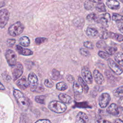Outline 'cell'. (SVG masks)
I'll return each instance as SVG.
<instances>
[{"instance_id": "1", "label": "cell", "mask_w": 123, "mask_h": 123, "mask_svg": "<svg viewBox=\"0 0 123 123\" xmlns=\"http://www.w3.org/2000/svg\"><path fill=\"white\" fill-rule=\"evenodd\" d=\"M13 95L20 107L24 110H26L29 107L28 102L22 92L17 89H14Z\"/></svg>"}, {"instance_id": "2", "label": "cell", "mask_w": 123, "mask_h": 123, "mask_svg": "<svg viewBox=\"0 0 123 123\" xmlns=\"http://www.w3.org/2000/svg\"><path fill=\"white\" fill-rule=\"evenodd\" d=\"M48 107L51 111L57 113H62L67 109V107L65 104L57 100L50 101Z\"/></svg>"}, {"instance_id": "3", "label": "cell", "mask_w": 123, "mask_h": 123, "mask_svg": "<svg viewBox=\"0 0 123 123\" xmlns=\"http://www.w3.org/2000/svg\"><path fill=\"white\" fill-rule=\"evenodd\" d=\"M24 26L20 22H17L11 25L8 28L9 34L13 37H15L21 34L24 31Z\"/></svg>"}, {"instance_id": "4", "label": "cell", "mask_w": 123, "mask_h": 123, "mask_svg": "<svg viewBox=\"0 0 123 123\" xmlns=\"http://www.w3.org/2000/svg\"><path fill=\"white\" fill-rule=\"evenodd\" d=\"M99 37L101 39H106L108 38H111L118 42L123 41V35L117 33H114L111 32H104L100 36H99Z\"/></svg>"}, {"instance_id": "5", "label": "cell", "mask_w": 123, "mask_h": 123, "mask_svg": "<svg viewBox=\"0 0 123 123\" xmlns=\"http://www.w3.org/2000/svg\"><path fill=\"white\" fill-rule=\"evenodd\" d=\"M23 71V66L20 62H17L15 65L12 66V72L13 80H16L19 78L22 75Z\"/></svg>"}, {"instance_id": "6", "label": "cell", "mask_w": 123, "mask_h": 123, "mask_svg": "<svg viewBox=\"0 0 123 123\" xmlns=\"http://www.w3.org/2000/svg\"><path fill=\"white\" fill-rule=\"evenodd\" d=\"M5 57L9 65L13 66L16 64V55L15 53L11 49H8L5 53Z\"/></svg>"}, {"instance_id": "7", "label": "cell", "mask_w": 123, "mask_h": 123, "mask_svg": "<svg viewBox=\"0 0 123 123\" xmlns=\"http://www.w3.org/2000/svg\"><path fill=\"white\" fill-rule=\"evenodd\" d=\"M9 12L6 9L0 10V28H3L8 22Z\"/></svg>"}, {"instance_id": "8", "label": "cell", "mask_w": 123, "mask_h": 123, "mask_svg": "<svg viewBox=\"0 0 123 123\" xmlns=\"http://www.w3.org/2000/svg\"><path fill=\"white\" fill-rule=\"evenodd\" d=\"M111 100V96L107 93H103L100 95L98 98V104L101 108H106Z\"/></svg>"}, {"instance_id": "9", "label": "cell", "mask_w": 123, "mask_h": 123, "mask_svg": "<svg viewBox=\"0 0 123 123\" xmlns=\"http://www.w3.org/2000/svg\"><path fill=\"white\" fill-rule=\"evenodd\" d=\"M107 63L110 68L116 74L120 75L123 73V69L112 59L109 58L107 60Z\"/></svg>"}, {"instance_id": "10", "label": "cell", "mask_w": 123, "mask_h": 123, "mask_svg": "<svg viewBox=\"0 0 123 123\" xmlns=\"http://www.w3.org/2000/svg\"><path fill=\"white\" fill-rule=\"evenodd\" d=\"M81 73L85 81L88 84H91L93 82V77L89 69L87 67H84L82 69Z\"/></svg>"}, {"instance_id": "11", "label": "cell", "mask_w": 123, "mask_h": 123, "mask_svg": "<svg viewBox=\"0 0 123 123\" xmlns=\"http://www.w3.org/2000/svg\"><path fill=\"white\" fill-rule=\"evenodd\" d=\"M28 82L31 86V90L33 89L38 86V78L34 73H31L28 77Z\"/></svg>"}, {"instance_id": "12", "label": "cell", "mask_w": 123, "mask_h": 123, "mask_svg": "<svg viewBox=\"0 0 123 123\" xmlns=\"http://www.w3.org/2000/svg\"><path fill=\"white\" fill-rule=\"evenodd\" d=\"M111 19V15L109 13H105L101 14L98 18L97 21L101 24L104 26H108L109 23L110 22Z\"/></svg>"}, {"instance_id": "13", "label": "cell", "mask_w": 123, "mask_h": 123, "mask_svg": "<svg viewBox=\"0 0 123 123\" xmlns=\"http://www.w3.org/2000/svg\"><path fill=\"white\" fill-rule=\"evenodd\" d=\"M107 111L110 114H111L113 116H118L119 113V110L118 106L117 104L115 103L111 104L107 108Z\"/></svg>"}, {"instance_id": "14", "label": "cell", "mask_w": 123, "mask_h": 123, "mask_svg": "<svg viewBox=\"0 0 123 123\" xmlns=\"http://www.w3.org/2000/svg\"><path fill=\"white\" fill-rule=\"evenodd\" d=\"M93 74L96 82L98 85H101L103 83L104 81V76L100 73V72H99V71L96 69L94 70L93 73Z\"/></svg>"}, {"instance_id": "15", "label": "cell", "mask_w": 123, "mask_h": 123, "mask_svg": "<svg viewBox=\"0 0 123 123\" xmlns=\"http://www.w3.org/2000/svg\"><path fill=\"white\" fill-rule=\"evenodd\" d=\"M16 49L19 54L23 55H25V56L31 55L33 53V51L30 49L23 48L22 46H20L19 45H16Z\"/></svg>"}, {"instance_id": "16", "label": "cell", "mask_w": 123, "mask_h": 123, "mask_svg": "<svg viewBox=\"0 0 123 123\" xmlns=\"http://www.w3.org/2000/svg\"><path fill=\"white\" fill-rule=\"evenodd\" d=\"M107 6L111 9L118 10L120 7L119 2L116 0H109L106 1Z\"/></svg>"}, {"instance_id": "17", "label": "cell", "mask_w": 123, "mask_h": 123, "mask_svg": "<svg viewBox=\"0 0 123 123\" xmlns=\"http://www.w3.org/2000/svg\"><path fill=\"white\" fill-rule=\"evenodd\" d=\"M76 119L79 123H86L88 121V117L87 115L82 111L78 112L76 116Z\"/></svg>"}, {"instance_id": "18", "label": "cell", "mask_w": 123, "mask_h": 123, "mask_svg": "<svg viewBox=\"0 0 123 123\" xmlns=\"http://www.w3.org/2000/svg\"><path fill=\"white\" fill-rule=\"evenodd\" d=\"M17 86L21 89L24 90L27 88L29 86V83L28 81H27L25 77H23L21 79L18 80L17 82Z\"/></svg>"}, {"instance_id": "19", "label": "cell", "mask_w": 123, "mask_h": 123, "mask_svg": "<svg viewBox=\"0 0 123 123\" xmlns=\"http://www.w3.org/2000/svg\"><path fill=\"white\" fill-rule=\"evenodd\" d=\"M59 98L63 103H70L72 102V98L66 94H60L59 95Z\"/></svg>"}, {"instance_id": "20", "label": "cell", "mask_w": 123, "mask_h": 123, "mask_svg": "<svg viewBox=\"0 0 123 123\" xmlns=\"http://www.w3.org/2000/svg\"><path fill=\"white\" fill-rule=\"evenodd\" d=\"M73 88L74 92L75 94L76 95H81L83 91V88L82 87L81 85L76 81H74V82Z\"/></svg>"}, {"instance_id": "21", "label": "cell", "mask_w": 123, "mask_h": 123, "mask_svg": "<svg viewBox=\"0 0 123 123\" xmlns=\"http://www.w3.org/2000/svg\"><path fill=\"white\" fill-rule=\"evenodd\" d=\"M86 35L90 37H95L98 35V32L94 28L88 27L86 30Z\"/></svg>"}, {"instance_id": "22", "label": "cell", "mask_w": 123, "mask_h": 123, "mask_svg": "<svg viewBox=\"0 0 123 123\" xmlns=\"http://www.w3.org/2000/svg\"><path fill=\"white\" fill-rule=\"evenodd\" d=\"M115 61L121 66H123V53L121 52H118L114 55Z\"/></svg>"}, {"instance_id": "23", "label": "cell", "mask_w": 123, "mask_h": 123, "mask_svg": "<svg viewBox=\"0 0 123 123\" xmlns=\"http://www.w3.org/2000/svg\"><path fill=\"white\" fill-rule=\"evenodd\" d=\"M19 43L23 46L28 47L30 45V40L26 36H23L21 37L19 40Z\"/></svg>"}, {"instance_id": "24", "label": "cell", "mask_w": 123, "mask_h": 123, "mask_svg": "<svg viewBox=\"0 0 123 123\" xmlns=\"http://www.w3.org/2000/svg\"><path fill=\"white\" fill-rule=\"evenodd\" d=\"M78 81L79 82V84L81 85V86L83 88V90H84L85 92L86 93H87V92L89 90V87L88 86L86 85V83L85 82V81L83 79V78L79 76L78 78Z\"/></svg>"}, {"instance_id": "25", "label": "cell", "mask_w": 123, "mask_h": 123, "mask_svg": "<svg viewBox=\"0 0 123 123\" xmlns=\"http://www.w3.org/2000/svg\"><path fill=\"white\" fill-rule=\"evenodd\" d=\"M113 95L120 98H123V86L118 87L113 92Z\"/></svg>"}, {"instance_id": "26", "label": "cell", "mask_w": 123, "mask_h": 123, "mask_svg": "<svg viewBox=\"0 0 123 123\" xmlns=\"http://www.w3.org/2000/svg\"><path fill=\"white\" fill-rule=\"evenodd\" d=\"M51 78L54 80H59L62 79V76L58 70L54 69L52 71Z\"/></svg>"}, {"instance_id": "27", "label": "cell", "mask_w": 123, "mask_h": 123, "mask_svg": "<svg viewBox=\"0 0 123 123\" xmlns=\"http://www.w3.org/2000/svg\"><path fill=\"white\" fill-rule=\"evenodd\" d=\"M67 85L64 82H60L57 84L56 88L60 91H64L67 89Z\"/></svg>"}, {"instance_id": "28", "label": "cell", "mask_w": 123, "mask_h": 123, "mask_svg": "<svg viewBox=\"0 0 123 123\" xmlns=\"http://www.w3.org/2000/svg\"><path fill=\"white\" fill-rule=\"evenodd\" d=\"M105 50L106 51L107 53L109 55H112L117 51V48L116 47L107 46V47L105 49Z\"/></svg>"}, {"instance_id": "29", "label": "cell", "mask_w": 123, "mask_h": 123, "mask_svg": "<svg viewBox=\"0 0 123 123\" xmlns=\"http://www.w3.org/2000/svg\"><path fill=\"white\" fill-rule=\"evenodd\" d=\"M96 9L98 12H105L106 11V7L103 3L97 4L96 6Z\"/></svg>"}, {"instance_id": "30", "label": "cell", "mask_w": 123, "mask_h": 123, "mask_svg": "<svg viewBox=\"0 0 123 123\" xmlns=\"http://www.w3.org/2000/svg\"><path fill=\"white\" fill-rule=\"evenodd\" d=\"M112 20L116 22L123 21V15H121L119 14L114 13L112 16Z\"/></svg>"}, {"instance_id": "31", "label": "cell", "mask_w": 123, "mask_h": 123, "mask_svg": "<svg viewBox=\"0 0 123 123\" xmlns=\"http://www.w3.org/2000/svg\"><path fill=\"white\" fill-rule=\"evenodd\" d=\"M35 101L39 103L43 104L45 103V96L43 95L41 96H37L35 98Z\"/></svg>"}, {"instance_id": "32", "label": "cell", "mask_w": 123, "mask_h": 123, "mask_svg": "<svg viewBox=\"0 0 123 123\" xmlns=\"http://www.w3.org/2000/svg\"><path fill=\"white\" fill-rule=\"evenodd\" d=\"M96 46L98 49H105L107 47L106 42L103 40H99L96 43Z\"/></svg>"}, {"instance_id": "33", "label": "cell", "mask_w": 123, "mask_h": 123, "mask_svg": "<svg viewBox=\"0 0 123 123\" xmlns=\"http://www.w3.org/2000/svg\"><path fill=\"white\" fill-rule=\"evenodd\" d=\"M97 18V14L95 13H91L86 16V19L90 21H96Z\"/></svg>"}, {"instance_id": "34", "label": "cell", "mask_w": 123, "mask_h": 123, "mask_svg": "<svg viewBox=\"0 0 123 123\" xmlns=\"http://www.w3.org/2000/svg\"><path fill=\"white\" fill-rule=\"evenodd\" d=\"M98 55L100 57H101L102 59L104 60H108L110 57V55L103 51H101V50L99 51L98 52Z\"/></svg>"}, {"instance_id": "35", "label": "cell", "mask_w": 123, "mask_h": 123, "mask_svg": "<svg viewBox=\"0 0 123 123\" xmlns=\"http://www.w3.org/2000/svg\"><path fill=\"white\" fill-rule=\"evenodd\" d=\"M84 7L86 10H90L93 8V4L90 0L86 1L84 3Z\"/></svg>"}, {"instance_id": "36", "label": "cell", "mask_w": 123, "mask_h": 123, "mask_svg": "<svg viewBox=\"0 0 123 123\" xmlns=\"http://www.w3.org/2000/svg\"><path fill=\"white\" fill-rule=\"evenodd\" d=\"M47 40V38L45 37H37L35 39V42L37 45H40Z\"/></svg>"}, {"instance_id": "37", "label": "cell", "mask_w": 123, "mask_h": 123, "mask_svg": "<svg viewBox=\"0 0 123 123\" xmlns=\"http://www.w3.org/2000/svg\"><path fill=\"white\" fill-rule=\"evenodd\" d=\"M80 53L81 55L86 57H88L90 55L89 51L84 48H81L80 49Z\"/></svg>"}, {"instance_id": "38", "label": "cell", "mask_w": 123, "mask_h": 123, "mask_svg": "<svg viewBox=\"0 0 123 123\" xmlns=\"http://www.w3.org/2000/svg\"><path fill=\"white\" fill-rule=\"evenodd\" d=\"M44 85L47 87L51 88L53 86V82L51 80L47 79L44 81Z\"/></svg>"}, {"instance_id": "39", "label": "cell", "mask_w": 123, "mask_h": 123, "mask_svg": "<svg viewBox=\"0 0 123 123\" xmlns=\"http://www.w3.org/2000/svg\"><path fill=\"white\" fill-rule=\"evenodd\" d=\"M28 123V118L27 116L25 114L22 113L21 115L20 123Z\"/></svg>"}, {"instance_id": "40", "label": "cell", "mask_w": 123, "mask_h": 123, "mask_svg": "<svg viewBox=\"0 0 123 123\" xmlns=\"http://www.w3.org/2000/svg\"><path fill=\"white\" fill-rule=\"evenodd\" d=\"M84 46L89 49H93L94 48V46L93 44L90 41H86L84 43Z\"/></svg>"}, {"instance_id": "41", "label": "cell", "mask_w": 123, "mask_h": 123, "mask_svg": "<svg viewBox=\"0 0 123 123\" xmlns=\"http://www.w3.org/2000/svg\"><path fill=\"white\" fill-rule=\"evenodd\" d=\"M33 92H36L37 93H40L44 91V88L42 86H37L35 88L31 90Z\"/></svg>"}, {"instance_id": "42", "label": "cell", "mask_w": 123, "mask_h": 123, "mask_svg": "<svg viewBox=\"0 0 123 123\" xmlns=\"http://www.w3.org/2000/svg\"><path fill=\"white\" fill-rule=\"evenodd\" d=\"M7 42L9 46L12 47L13 45H14L15 43V40L14 39H9L7 40Z\"/></svg>"}, {"instance_id": "43", "label": "cell", "mask_w": 123, "mask_h": 123, "mask_svg": "<svg viewBox=\"0 0 123 123\" xmlns=\"http://www.w3.org/2000/svg\"><path fill=\"white\" fill-rule=\"evenodd\" d=\"M117 26L120 31L123 34V22H119L117 24Z\"/></svg>"}, {"instance_id": "44", "label": "cell", "mask_w": 123, "mask_h": 123, "mask_svg": "<svg viewBox=\"0 0 123 123\" xmlns=\"http://www.w3.org/2000/svg\"><path fill=\"white\" fill-rule=\"evenodd\" d=\"M66 79H67V80L69 82H70V83H72V82H74L75 81L74 77H73L72 75H70V74H69V75H67V76H66Z\"/></svg>"}, {"instance_id": "45", "label": "cell", "mask_w": 123, "mask_h": 123, "mask_svg": "<svg viewBox=\"0 0 123 123\" xmlns=\"http://www.w3.org/2000/svg\"><path fill=\"white\" fill-rule=\"evenodd\" d=\"M35 123H51L50 121L47 119H41L37 121Z\"/></svg>"}, {"instance_id": "46", "label": "cell", "mask_w": 123, "mask_h": 123, "mask_svg": "<svg viewBox=\"0 0 123 123\" xmlns=\"http://www.w3.org/2000/svg\"><path fill=\"white\" fill-rule=\"evenodd\" d=\"M118 105L119 107L123 110V98H120L118 101Z\"/></svg>"}, {"instance_id": "47", "label": "cell", "mask_w": 123, "mask_h": 123, "mask_svg": "<svg viewBox=\"0 0 123 123\" xmlns=\"http://www.w3.org/2000/svg\"><path fill=\"white\" fill-rule=\"evenodd\" d=\"M98 123H111L110 121L105 119H99L98 120Z\"/></svg>"}, {"instance_id": "48", "label": "cell", "mask_w": 123, "mask_h": 123, "mask_svg": "<svg viewBox=\"0 0 123 123\" xmlns=\"http://www.w3.org/2000/svg\"><path fill=\"white\" fill-rule=\"evenodd\" d=\"M114 123H123V121L120 119H116L114 121Z\"/></svg>"}, {"instance_id": "49", "label": "cell", "mask_w": 123, "mask_h": 123, "mask_svg": "<svg viewBox=\"0 0 123 123\" xmlns=\"http://www.w3.org/2000/svg\"><path fill=\"white\" fill-rule=\"evenodd\" d=\"M92 2H94V3H96L97 4L98 3H102V0H90Z\"/></svg>"}, {"instance_id": "50", "label": "cell", "mask_w": 123, "mask_h": 123, "mask_svg": "<svg viewBox=\"0 0 123 123\" xmlns=\"http://www.w3.org/2000/svg\"><path fill=\"white\" fill-rule=\"evenodd\" d=\"M4 89H5L4 86L2 85V83L0 82V90H4Z\"/></svg>"}, {"instance_id": "51", "label": "cell", "mask_w": 123, "mask_h": 123, "mask_svg": "<svg viewBox=\"0 0 123 123\" xmlns=\"http://www.w3.org/2000/svg\"><path fill=\"white\" fill-rule=\"evenodd\" d=\"M5 5V3L4 1H0V8Z\"/></svg>"}]
</instances>
